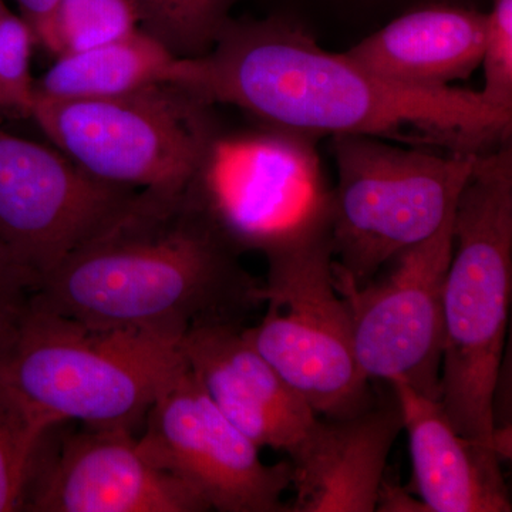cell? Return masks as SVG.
<instances>
[{
  "label": "cell",
  "mask_w": 512,
  "mask_h": 512,
  "mask_svg": "<svg viewBox=\"0 0 512 512\" xmlns=\"http://www.w3.org/2000/svg\"><path fill=\"white\" fill-rule=\"evenodd\" d=\"M178 86L268 126L322 136H372L410 146L483 151L507 143L512 114L480 92L387 82L282 22L234 23L211 52L183 59Z\"/></svg>",
  "instance_id": "cell-1"
},
{
  "label": "cell",
  "mask_w": 512,
  "mask_h": 512,
  "mask_svg": "<svg viewBox=\"0 0 512 512\" xmlns=\"http://www.w3.org/2000/svg\"><path fill=\"white\" fill-rule=\"evenodd\" d=\"M262 282L184 191L138 190L126 207L47 275L29 301L103 329L183 339L198 323L258 308Z\"/></svg>",
  "instance_id": "cell-2"
},
{
  "label": "cell",
  "mask_w": 512,
  "mask_h": 512,
  "mask_svg": "<svg viewBox=\"0 0 512 512\" xmlns=\"http://www.w3.org/2000/svg\"><path fill=\"white\" fill-rule=\"evenodd\" d=\"M511 293L512 151L504 143L478 154L458 195L443 296L440 402L461 436L493 451Z\"/></svg>",
  "instance_id": "cell-3"
},
{
  "label": "cell",
  "mask_w": 512,
  "mask_h": 512,
  "mask_svg": "<svg viewBox=\"0 0 512 512\" xmlns=\"http://www.w3.org/2000/svg\"><path fill=\"white\" fill-rule=\"evenodd\" d=\"M185 365L178 340L103 329L26 302L0 339V372L56 426L136 431Z\"/></svg>",
  "instance_id": "cell-4"
},
{
  "label": "cell",
  "mask_w": 512,
  "mask_h": 512,
  "mask_svg": "<svg viewBox=\"0 0 512 512\" xmlns=\"http://www.w3.org/2000/svg\"><path fill=\"white\" fill-rule=\"evenodd\" d=\"M338 184L330 239L335 284L360 288L406 249L433 237L456 210L480 153L333 136Z\"/></svg>",
  "instance_id": "cell-5"
},
{
  "label": "cell",
  "mask_w": 512,
  "mask_h": 512,
  "mask_svg": "<svg viewBox=\"0 0 512 512\" xmlns=\"http://www.w3.org/2000/svg\"><path fill=\"white\" fill-rule=\"evenodd\" d=\"M208 104L174 83L107 99L35 97L30 119L84 173L140 190H187L215 128Z\"/></svg>",
  "instance_id": "cell-6"
},
{
  "label": "cell",
  "mask_w": 512,
  "mask_h": 512,
  "mask_svg": "<svg viewBox=\"0 0 512 512\" xmlns=\"http://www.w3.org/2000/svg\"><path fill=\"white\" fill-rule=\"evenodd\" d=\"M316 140L268 124L247 136L215 134L191 191L239 255L266 258L329 237L333 187Z\"/></svg>",
  "instance_id": "cell-7"
},
{
  "label": "cell",
  "mask_w": 512,
  "mask_h": 512,
  "mask_svg": "<svg viewBox=\"0 0 512 512\" xmlns=\"http://www.w3.org/2000/svg\"><path fill=\"white\" fill-rule=\"evenodd\" d=\"M266 261L258 292L265 315L244 328L251 345L319 417L370 409L375 400L357 365L348 303L336 289L330 235Z\"/></svg>",
  "instance_id": "cell-8"
},
{
  "label": "cell",
  "mask_w": 512,
  "mask_h": 512,
  "mask_svg": "<svg viewBox=\"0 0 512 512\" xmlns=\"http://www.w3.org/2000/svg\"><path fill=\"white\" fill-rule=\"evenodd\" d=\"M138 447L194 488L210 510L289 512L291 461L265 464L261 448L215 406L187 362L151 404Z\"/></svg>",
  "instance_id": "cell-9"
},
{
  "label": "cell",
  "mask_w": 512,
  "mask_h": 512,
  "mask_svg": "<svg viewBox=\"0 0 512 512\" xmlns=\"http://www.w3.org/2000/svg\"><path fill=\"white\" fill-rule=\"evenodd\" d=\"M454 212L433 237L389 262L360 288L336 285L348 303L357 365L369 380L402 382L440 400L444 282Z\"/></svg>",
  "instance_id": "cell-10"
},
{
  "label": "cell",
  "mask_w": 512,
  "mask_h": 512,
  "mask_svg": "<svg viewBox=\"0 0 512 512\" xmlns=\"http://www.w3.org/2000/svg\"><path fill=\"white\" fill-rule=\"evenodd\" d=\"M136 192L93 178L62 151L0 130V247L35 289Z\"/></svg>",
  "instance_id": "cell-11"
},
{
  "label": "cell",
  "mask_w": 512,
  "mask_h": 512,
  "mask_svg": "<svg viewBox=\"0 0 512 512\" xmlns=\"http://www.w3.org/2000/svg\"><path fill=\"white\" fill-rule=\"evenodd\" d=\"M23 511L204 512L194 488L148 460L133 431L89 429L64 437L50 464L37 457Z\"/></svg>",
  "instance_id": "cell-12"
},
{
  "label": "cell",
  "mask_w": 512,
  "mask_h": 512,
  "mask_svg": "<svg viewBox=\"0 0 512 512\" xmlns=\"http://www.w3.org/2000/svg\"><path fill=\"white\" fill-rule=\"evenodd\" d=\"M180 348L215 406L259 448L291 456L319 419L251 345L242 322L198 323L185 333Z\"/></svg>",
  "instance_id": "cell-13"
},
{
  "label": "cell",
  "mask_w": 512,
  "mask_h": 512,
  "mask_svg": "<svg viewBox=\"0 0 512 512\" xmlns=\"http://www.w3.org/2000/svg\"><path fill=\"white\" fill-rule=\"evenodd\" d=\"M403 430L393 404L345 419H322L291 454L289 512H375L387 458Z\"/></svg>",
  "instance_id": "cell-14"
},
{
  "label": "cell",
  "mask_w": 512,
  "mask_h": 512,
  "mask_svg": "<svg viewBox=\"0 0 512 512\" xmlns=\"http://www.w3.org/2000/svg\"><path fill=\"white\" fill-rule=\"evenodd\" d=\"M402 412L412 458V494L429 512H510L495 451L454 429L439 399L390 383Z\"/></svg>",
  "instance_id": "cell-15"
},
{
  "label": "cell",
  "mask_w": 512,
  "mask_h": 512,
  "mask_svg": "<svg viewBox=\"0 0 512 512\" xmlns=\"http://www.w3.org/2000/svg\"><path fill=\"white\" fill-rule=\"evenodd\" d=\"M487 16L476 10L426 8L400 16L345 56L387 82L441 89L466 80L483 59Z\"/></svg>",
  "instance_id": "cell-16"
},
{
  "label": "cell",
  "mask_w": 512,
  "mask_h": 512,
  "mask_svg": "<svg viewBox=\"0 0 512 512\" xmlns=\"http://www.w3.org/2000/svg\"><path fill=\"white\" fill-rule=\"evenodd\" d=\"M180 69L181 59L138 29L107 45L57 57L35 80V94L53 100L107 99L175 83Z\"/></svg>",
  "instance_id": "cell-17"
},
{
  "label": "cell",
  "mask_w": 512,
  "mask_h": 512,
  "mask_svg": "<svg viewBox=\"0 0 512 512\" xmlns=\"http://www.w3.org/2000/svg\"><path fill=\"white\" fill-rule=\"evenodd\" d=\"M53 427L0 372V512L23 511L37 457Z\"/></svg>",
  "instance_id": "cell-18"
},
{
  "label": "cell",
  "mask_w": 512,
  "mask_h": 512,
  "mask_svg": "<svg viewBox=\"0 0 512 512\" xmlns=\"http://www.w3.org/2000/svg\"><path fill=\"white\" fill-rule=\"evenodd\" d=\"M138 26L178 59L211 52L227 28L235 0H131Z\"/></svg>",
  "instance_id": "cell-19"
},
{
  "label": "cell",
  "mask_w": 512,
  "mask_h": 512,
  "mask_svg": "<svg viewBox=\"0 0 512 512\" xmlns=\"http://www.w3.org/2000/svg\"><path fill=\"white\" fill-rule=\"evenodd\" d=\"M138 29L131 0H59L37 43L60 57L107 45Z\"/></svg>",
  "instance_id": "cell-20"
},
{
  "label": "cell",
  "mask_w": 512,
  "mask_h": 512,
  "mask_svg": "<svg viewBox=\"0 0 512 512\" xmlns=\"http://www.w3.org/2000/svg\"><path fill=\"white\" fill-rule=\"evenodd\" d=\"M35 45V33L28 23L9 12L0 25V116H32L36 94L30 62Z\"/></svg>",
  "instance_id": "cell-21"
},
{
  "label": "cell",
  "mask_w": 512,
  "mask_h": 512,
  "mask_svg": "<svg viewBox=\"0 0 512 512\" xmlns=\"http://www.w3.org/2000/svg\"><path fill=\"white\" fill-rule=\"evenodd\" d=\"M485 16V83L480 94L488 106L512 114V0H494Z\"/></svg>",
  "instance_id": "cell-22"
},
{
  "label": "cell",
  "mask_w": 512,
  "mask_h": 512,
  "mask_svg": "<svg viewBox=\"0 0 512 512\" xmlns=\"http://www.w3.org/2000/svg\"><path fill=\"white\" fill-rule=\"evenodd\" d=\"M33 291L32 279L0 247V339L12 328Z\"/></svg>",
  "instance_id": "cell-23"
},
{
  "label": "cell",
  "mask_w": 512,
  "mask_h": 512,
  "mask_svg": "<svg viewBox=\"0 0 512 512\" xmlns=\"http://www.w3.org/2000/svg\"><path fill=\"white\" fill-rule=\"evenodd\" d=\"M376 511L382 512H429L419 498L413 497L400 485L384 476L377 495Z\"/></svg>",
  "instance_id": "cell-24"
},
{
  "label": "cell",
  "mask_w": 512,
  "mask_h": 512,
  "mask_svg": "<svg viewBox=\"0 0 512 512\" xmlns=\"http://www.w3.org/2000/svg\"><path fill=\"white\" fill-rule=\"evenodd\" d=\"M57 2L59 0H16L19 16L28 23L30 29L35 33L36 43L37 37L46 28Z\"/></svg>",
  "instance_id": "cell-25"
},
{
  "label": "cell",
  "mask_w": 512,
  "mask_h": 512,
  "mask_svg": "<svg viewBox=\"0 0 512 512\" xmlns=\"http://www.w3.org/2000/svg\"><path fill=\"white\" fill-rule=\"evenodd\" d=\"M10 12L8 6L5 5V2L3 0H0V25H2L3 19L8 16V13Z\"/></svg>",
  "instance_id": "cell-26"
}]
</instances>
